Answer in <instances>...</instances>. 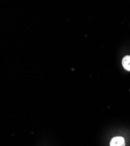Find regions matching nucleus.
I'll list each match as a JSON object with an SVG mask.
<instances>
[{"label": "nucleus", "instance_id": "2", "mask_svg": "<svg viewBox=\"0 0 130 146\" xmlns=\"http://www.w3.org/2000/svg\"><path fill=\"white\" fill-rule=\"evenodd\" d=\"M122 64L125 70L130 71V56H125L123 58Z\"/></svg>", "mask_w": 130, "mask_h": 146}, {"label": "nucleus", "instance_id": "1", "mask_svg": "<svg viewBox=\"0 0 130 146\" xmlns=\"http://www.w3.org/2000/svg\"><path fill=\"white\" fill-rule=\"evenodd\" d=\"M110 146H125V140L123 137L117 136L113 137L110 143Z\"/></svg>", "mask_w": 130, "mask_h": 146}]
</instances>
